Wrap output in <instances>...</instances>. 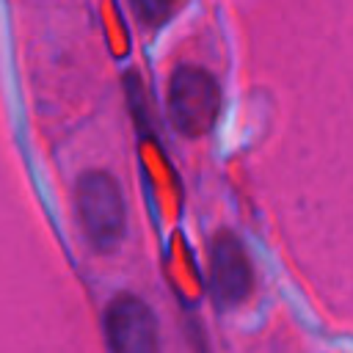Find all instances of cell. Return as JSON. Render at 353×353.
<instances>
[{"mask_svg": "<svg viewBox=\"0 0 353 353\" xmlns=\"http://www.w3.org/2000/svg\"><path fill=\"white\" fill-rule=\"evenodd\" d=\"M74 210L94 251L108 254L119 248L127 232V204L113 174L99 168L83 171L74 185Z\"/></svg>", "mask_w": 353, "mask_h": 353, "instance_id": "1", "label": "cell"}, {"mask_svg": "<svg viewBox=\"0 0 353 353\" xmlns=\"http://www.w3.org/2000/svg\"><path fill=\"white\" fill-rule=\"evenodd\" d=\"M168 113L182 135L188 138L207 135L221 116L218 80L201 66L193 63L176 66L168 80Z\"/></svg>", "mask_w": 353, "mask_h": 353, "instance_id": "2", "label": "cell"}, {"mask_svg": "<svg viewBox=\"0 0 353 353\" xmlns=\"http://www.w3.org/2000/svg\"><path fill=\"white\" fill-rule=\"evenodd\" d=\"M105 336L110 353H157V320L146 301L130 292L108 303Z\"/></svg>", "mask_w": 353, "mask_h": 353, "instance_id": "3", "label": "cell"}, {"mask_svg": "<svg viewBox=\"0 0 353 353\" xmlns=\"http://www.w3.org/2000/svg\"><path fill=\"white\" fill-rule=\"evenodd\" d=\"M254 270L243 243L232 232H218L210 245V290L221 309H232L251 295Z\"/></svg>", "mask_w": 353, "mask_h": 353, "instance_id": "4", "label": "cell"}, {"mask_svg": "<svg viewBox=\"0 0 353 353\" xmlns=\"http://www.w3.org/2000/svg\"><path fill=\"white\" fill-rule=\"evenodd\" d=\"M176 6H179V0H132L138 19L149 28H160L163 22H168L174 17Z\"/></svg>", "mask_w": 353, "mask_h": 353, "instance_id": "5", "label": "cell"}]
</instances>
